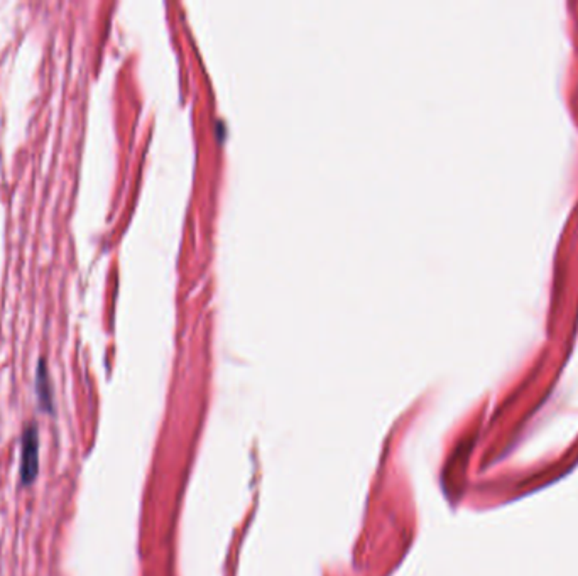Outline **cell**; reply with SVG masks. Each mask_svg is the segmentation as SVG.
Wrapping results in <instances>:
<instances>
[{
  "label": "cell",
  "mask_w": 578,
  "mask_h": 576,
  "mask_svg": "<svg viewBox=\"0 0 578 576\" xmlns=\"http://www.w3.org/2000/svg\"><path fill=\"white\" fill-rule=\"evenodd\" d=\"M39 472V436L34 426L24 430L23 446H20V480L24 485H31Z\"/></svg>",
  "instance_id": "6da1fadb"
},
{
  "label": "cell",
  "mask_w": 578,
  "mask_h": 576,
  "mask_svg": "<svg viewBox=\"0 0 578 576\" xmlns=\"http://www.w3.org/2000/svg\"><path fill=\"white\" fill-rule=\"evenodd\" d=\"M36 392L41 408L44 409L46 413H51V411H53V394H51L48 368H46V362L42 358L39 360V363H37L36 370Z\"/></svg>",
  "instance_id": "7a4b0ae2"
}]
</instances>
